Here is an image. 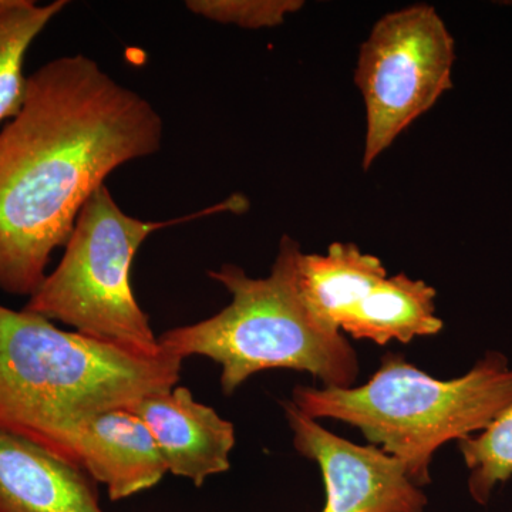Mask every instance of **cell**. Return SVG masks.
<instances>
[{"instance_id":"cell-7","label":"cell","mask_w":512,"mask_h":512,"mask_svg":"<svg viewBox=\"0 0 512 512\" xmlns=\"http://www.w3.org/2000/svg\"><path fill=\"white\" fill-rule=\"evenodd\" d=\"M284 412L293 447L322 471V512H424L426 494L397 458L330 433L292 402L284 403Z\"/></svg>"},{"instance_id":"cell-15","label":"cell","mask_w":512,"mask_h":512,"mask_svg":"<svg viewBox=\"0 0 512 512\" xmlns=\"http://www.w3.org/2000/svg\"><path fill=\"white\" fill-rule=\"evenodd\" d=\"M303 5L302 0H188L185 3L190 12L201 18L252 30L276 28Z\"/></svg>"},{"instance_id":"cell-6","label":"cell","mask_w":512,"mask_h":512,"mask_svg":"<svg viewBox=\"0 0 512 512\" xmlns=\"http://www.w3.org/2000/svg\"><path fill=\"white\" fill-rule=\"evenodd\" d=\"M456 43L430 5L377 20L360 46L355 83L365 103L363 170L453 87Z\"/></svg>"},{"instance_id":"cell-8","label":"cell","mask_w":512,"mask_h":512,"mask_svg":"<svg viewBox=\"0 0 512 512\" xmlns=\"http://www.w3.org/2000/svg\"><path fill=\"white\" fill-rule=\"evenodd\" d=\"M146 424L168 473L190 480L195 487L231 468L235 427L190 389L175 386L151 394L128 407Z\"/></svg>"},{"instance_id":"cell-12","label":"cell","mask_w":512,"mask_h":512,"mask_svg":"<svg viewBox=\"0 0 512 512\" xmlns=\"http://www.w3.org/2000/svg\"><path fill=\"white\" fill-rule=\"evenodd\" d=\"M386 278L382 261L356 244L335 242L326 254L302 252L299 256L298 286L303 303L320 325L335 332H340L342 316Z\"/></svg>"},{"instance_id":"cell-10","label":"cell","mask_w":512,"mask_h":512,"mask_svg":"<svg viewBox=\"0 0 512 512\" xmlns=\"http://www.w3.org/2000/svg\"><path fill=\"white\" fill-rule=\"evenodd\" d=\"M0 512H104L83 468L0 430Z\"/></svg>"},{"instance_id":"cell-5","label":"cell","mask_w":512,"mask_h":512,"mask_svg":"<svg viewBox=\"0 0 512 512\" xmlns=\"http://www.w3.org/2000/svg\"><path fill=\"white\" fill-rule=\"evenodd\" d=\"M247 208L235 195L214 207L171 221L130 217L101 185L83 205L55 271L30 296L25 311L36 313L97 342L156 356L163 350L147 313L131 288L130 271L138 249L157 229Z\"/></svg>"},{"instance_id":"cell-1","label":"cell","mask_w":512,"mask_h":512,"mask_svg":"<svg viewBox=\"0 0 512 512\" xmlns=\"http://www.w3.org/2000/svg\"><path fill=\"white\" fill-rule=\"evenodd\" d=\"M163 136L153 104L90 57L30 74L22 109L0 130V291L30 298L90 195L158 153Z\"/></svg>"},{"instance_id":"cell-9","label":"cell","mask_w":512,"mask_h":512,"mask_svg":"<svg viewBox=\"0 0 512 512\" xmlns=\"http://www.w3.org/2000/svg\"><path fill=\"white\" fill-rule=\"evenodd\" d=\"M73 456L77 467L106 485L111 501L151 490L168 473L150 430L127 409L84 421L74 434Z\"/></svg>"},{"instance_id":"cell-4","label":"cell","mask_w":512,"mask_h":512,"mask_svg":"<svg viewBox=\"0 0 512 512\" xmlns=\"http://www.w3.org/2000/svg\"><path fill=\"white\" fill-rule=\"evenodd\" d=\"M512 402L507 357L488 352L466 375L439 380L387 353L363 386H296L292 403L312 419L348 423L397 458L419 487L431 483L430 466L441 446L476 436Z\"/></svg>"},{"instance_id":"cell-14","label":"cell","mask_w":512,"mask_h":512,"mask_svg":"<svg viewBox=\"0 0 512 512\" xmlns=\"http://www.w3.org/2000/svg\"><path fill=\"white\" fill-rule=\"evenodd\" d=\"M458 448L470 470L471 497L478 504H487L494 488L512 477V402L487 429L458 441Z\"/></svg>"},{"instance_id":"cell-11","label":"cell","mask_w":512,"mask_h":512,"mask_svg":"<svg viewBox=\"0 0 512 512\" xmlns=\"http://www.w3.org/2000/svg\"><path fill=\"white\" fill-rule=\"evenodd\" d=\"M443 326L436 315V289L406 274L387 276L339 322L340 332L377 345L410 343L437 335Z\"/></svg>"},{"instance_id":"cell-3","label":"cell","mask_w":512,"mask_h":512,"mask_svg":"<svg viewBox=\"0 0 512 512\" xmlns=\"http://www.w3.org/2000/svg\"><path fill=\"white\" fill-rule=\"evenodd\" d=\"M302 249L284 235L271 274L251 278L237 265L208 271L231 293L227 308L211 318L158 336L168 355L204 356L221 366V389L232 396L249 377L271 369L311 373L325 387H352L359 376L355 349L343 333L320 325L299 292Z\"/></svg>"},{"instance_id":"cell-2","label":"cell","mask_w":512,"mask_h":512,"mask_svg":"<svg viewBox=\"0 0 512 512\" xmlns=\"http://www.w3.org/2000/svg\"><path fill=\"white\" fill-rule=\"evenodd\" d=\"M184 360L136 355L0 305V430L74 464L84 421L180 382Z\"/></svg>"},{"instance_id":"cell-13","label":"cell","mask_w":512,"mask_h":512,"mask_svg":"<svg viewBox=\"0 0 512 512\" xmlns=\"http://www.w3.org/2000/svg\"><path fill=\"white\" fill-rule=\"evenodd\" d=\"M66 0L39 5L33 0H0V123L13 119L25 101L23 73L30 45L66 8Z\"/></svg>"}]
</instances>
